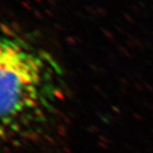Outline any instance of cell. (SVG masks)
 Segmentation results:
<instances>
[{"label":"cell","mask_w":153,"mask_h":153,"mask_svg":"<svg viewBox=\"0 0 153 153\" xmlns=\"http://www.w3.org/2000/svg\"><path fill=\"white\" fill-rule=\"evenodd\" d=\"M60 98L53 59L23 40L0 35V145L38 133Z\"/></svg>","instance_id":"1"}]
</instances>
